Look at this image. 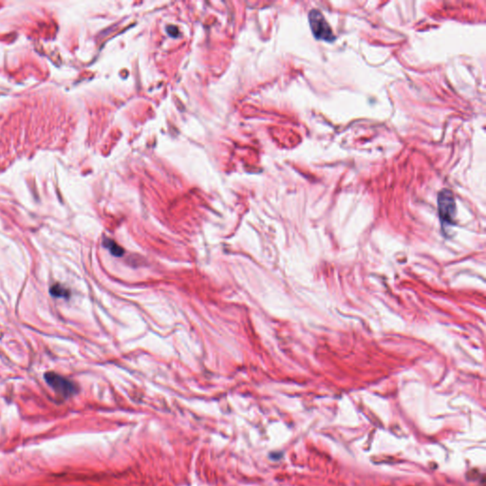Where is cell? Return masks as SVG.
Listing matches in <instances>:
<instances>
[{
    "instance_id": "cell-4",
    "label": "cell",
    "mask_w": 486,
    "mask_h": 486,
    "mask_svg": "<svg viewBox=\"0 0 486 486\" xmlns=\"http://www.w3.org/2000/svg\"><path fill=\"white\" fill-rule=\"evenodd\" d=\"M104 245L105 246V248H107L110 251V253L113 256H115V257H122V256L123 250L112 240H105L104 242Z\"/></svg>"
},
{
    "instance_id": "cell-3",
    "label": "cell",
    "mask_w": 486,
    "mask_h": 486,
    "mask_svg": "<svg viewBox=\"0 0 486 486\" xmlns=\"http://www.w3.org/2000/svg\"><path fill=\"white\" fill-rule=\"evenodd\" d=\"M45 380L49 384V385L52 386L55 392L65 398L72 396L77 392V386L74 383L54 372L46 373Z\"/></svg>"
},
{
    "instance_id": "cell-1",
    "label": "cell",
    "mask_w": 486,
    "mask_h": 486,
    "mask_svg": "<svg viewBox=\"0 0 486 486\" xmlns=\"http://www.w3.org/2000/svg\"><path fill=\"white\" fill-rule=\"evenodd\" d=\"M309 23L313 36L317 40L331 43L335 40V36L332 33L329 23L318 10H311L309 13Z\"/></svg>"
},
{
    "instance_id": "cell-2",
    "label": "cell",
    "mask_w": 486,
    "mask_h": 486,
    "mask_svg": "<svg viewBox=\"0 0 486 486\" xmlns=\"http://www.w3.org/2000/svg\"><path fill=\"white\" fill-rule=\"evenodd\" d=\"M438 213L442 225H454L456 202L450 190L444 189L438 194Z\"/></svg>"
},
{
    "instance_id": "cell-5",
    "label": "cell",
    "mask_w": 486,
    "mask_h": 486,
    "mask_svg": "<svg viewBox=\"0 0 486 486\" xmlns=\"http://www.w3.org/2000/svg\"><path fill=\"white\" fill-rule=\"evenodd\" d=\"M50 293L52 296L54 297H62V298H68L70 296V292L69 290H67L66 288H64L63 286L59 285V284H56V285H53L51 290H50Z\"/></svg>"
}]
</instances>
